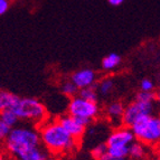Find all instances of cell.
<instances>
[{
  "mask_svg": "<svg viewBox=\"0 0 160 160\" xmlns=\"http://www.w3.org/2000/svg\"><path fill=\"white\" fill-rule=\"evenodd\" d=\"M39 133L43 147L52 155L72 151L78 144V140L62 127L58 120L45 122L39 129Z\"/></svg>",
  "mask_w": 160,
  "mask_h": 160,
  "instance_id": "1",
  "label": "cell"
},
{
  "mask_svg": "<svg viewBox=\"0 0 160 160\" xmlns=\"http://www.w3.org/2000/svg\"><path fill=\"white\" fill-rule=\"evenodd\" d=\"M6 149L16 157L18 153L42 144L39 131L30 127H15L5 140Z\"/></svg>",
  "mask_w": 160,
  "mask_h": 160,
  "instance_id": "2",
  "label": "cell"
},
{
  "mask_svg": "<svg viewBox=\"0 0 160 160\" xmlns=\"http://www.w3.org/2000/svg\"><path fill=\"white\" fill-rule=\"evenodd\" d=\"M10 110L16 113L19 120H26L36 124L45 123L44 121L47 118L45 105L35 98H18Z\"/></svg>",
  "mask_w": 160,
  "mask_h": 160,
  "instance_id": "3",
  "label": "cell"
},
{
  "mask_svg": "<svg viewBox=\"0 0 160 160\" xmlns=\"http://www.w3.org/2000/svg\"><path fill=\"white\" fill-rule=\"evenodd\" d=\"M134 137L138 141L148 146L160 143V117L146 115L140 118L131 127Z\"/></svg>",
  "mask_w": 160,
  "mask_h": 160,
  "instance_id": "4",
  "label": "cell"
},
{
  "mask_svg": "<svg viewBox=\"0 0 160 160\" xmlns=\"http://www.w3.org/2000/svg\"><path fill=\"white\" fill-rule=\"evenodd\" d=\"M153 109H155L153 102H142L136 100L126 107L122 118V124H124V127L131 128L140 118L152 115Z\"/></svg>",
  "mask_w": 160,
  "mask_h": 160,
  "instance_id": "5",
  "label": "cell"
},
{
  "mask_svg": "<svg viewBox=\"0 0 160 160\" xmlns=\"http://www.w3.org/2000/svg\"><path fill=\"white\" fill-rule=\"evenodd\" d=\"M67 112L69 115L74 118L93 120L94 118L99 114V107H98L96 102L88 101L80 96H75L69 101Z\"/></svg>",
  "mask_w": 160,
  "mask_h": 160,
  "instance_id": "6",
  "label": "cell"
},
{
  "mask_svg": "<svg viewBox=\"0 0 160 160\" xmlns=\"http://www.w3.org/2000/svg\"><path fill=\"white\" fill-rule=\"evenodd\" d=\"M136 140L133 132L129 127H120L112 131L107 139L108 148L130 147Z\"/></svg>",
  "mask_w": 160,
  "mask_h": 160,
  "instance_id": "7",
  "label": "cell"
},
{
  "mask_svg": "<svg viewBox=\"0 0 160 160\" xmlns=\"http://www.w3.org/2000/svg\"><path fill=\"white\" fill-rule=\"evenodd\" d=\"M58 122L62 124V127L68 132L71 136L76 140H80L83 137L84 132H85V127L81 124L76 118L72 117V115H63L58 119Z\"/></svg>",
  "mask_w": 160,
  "mask_h": 160,
  "instance_id": "8",
  "label": "cell"
},
{
  "mask_svg": "<svg viewBox=\"0 0 160 160\" xmlns=\"http://www.w3.org/2000/svg\"><path fill=\"white\" fill-rule=\"evenodd\" d=\"M72 81L78 88H91L96 81V74L91 68H83L80 71H76L72 75Z\"/></svg>",
  "mask_w": 160,
  "mask_h": 160,
  "instance_id": "9",
  "label": "cell"
},
{
  "mask_svg": "<svg viewBox=\"0 0 160 160\" xmlns=\"http://www.w3.org/2000/svg\"><path fill=\"white\" fill-rule=\"evenodd\" d=\"M48 152L49 151L45 147L37 146L20 152L15 158H17V160H55L54 156Z\"/></svg>",
  "mask_w": 160,
  "mask_h": 160,
  "instance_id": "10",
  "label": "cell"
},
{
  "mask_svg": "<svg viewBox=\"0 0 160 160\" xmlns=\"http://www.w3.org/2000/svg\"><path fill=\"white\" fill-rule=\"evenodd\" d=\"M124 110L126 107L123 105L121 102H112L108 107V117L111 119L113 122H121L122 123V118L124 114Z\"/></svg>",
  "mask_w": 160,
  "mask_h": 160,
  "instance_id": "11",
  "label": "cell"
},
{
  "mask_svg": "<svg viewBox=\"0 0 160 160\" xmlns=\"http://www.w3.org/2000/svg\"><path fill=\"white\" fill-rule=\"evenodd\" d=\"M19 96L16 94H12L8 91H1L0 93V110H10L16 103Z\"/></svg>",
  "mask_w": 160,
  "mask_h": 160,
  "instance_id": "12",
  "label": "cell"
},
{
  "mask_svg": "<svg viewBox=\"0 0 160 160\" xmlns=\"http://www.w3.org/2000/svg\"><path fill=\"white\" fill-rule=\"evenodd\" d=\"M121 63V56L115 53L109 54L108 56H105L102 59V68L105 71H111L118 67Z\"/></svg>",
  "mask_w": 160,
  "mask_h": 160,
  "instance_id": "13",
  "label": "cell"
},
{
  "mask_svg": "<svg viewBox=\"0 0 160 160\" xmlns=\"http://www.w3.org/2000/svg\"><path fill=\"white\" fill-rule=\"evenodd\" d=\"M0 121L6 123V124H8L11 128H15L19 121V118L17 117L16 113L13 112V111H11V110H3V111H1Z\"/></svg>",
  "mask_w": 160,
  "mask_h": 160,
  "instance_id": "14",
  "label": "cell"
},
{
  "mask_svg": "<svg viewBox=\"0 0 160 160\" xmlns=\"http://www.w3.org/2000/svg\"><path fill=\"white\" fill-rule=\"evenodd\" d=\"M144 155H146L144 143H142L140 141H134L130 146V153H129V156L132 159H141Z\"/></svg>",
  "mask_w": 160,
  "mask_h": 160,
  "instance_id": "15",
  "label": "cell"
},
{
  "mask_svg": "<svg viewBox=\"0 0 160 160\" xmlns=\"http://www.w3.org/2000/svg\"><path fill=\"white\" fill-rule=\"evenodd\" d=\"M113 90H114V82H113L112 78H109L101 81V83L98 86V92L101 95H109Z\"/></svg>",
  "mask_w": 160,
  "mask_h": 160,
  "instance_id": "16",
  "label": "cell"
},
{
  "mask_svg": "<svg viewBox=\"0 0 160 160\" xmlns=\"http://www.w3.org/2000/svg\"><path fill=\"white\" fill-rule=\"evenodd\" d=\"M80 98L84 100H88V101H92V102H96L98 101V93L93 88V86L91 88H81L78 91V95Z\"/></svg>",
  "mask_w": 160,
  "mask_h": 160,
  "instance_id": "17",
  "label": "cell"
},
{
  "mask_svg": "<svg viewBox=\"0 0 160 160\" xmlns=\"http://www.w3.org/2000/svg\"><path fill=\"white\" fill-rule=\"evenodd\" d=\"M78 88L75 85L72 81H68V82H65L63 85H62V92L65 94L66 96L69 98H75V96L78 95Z\"/></svg>",
  "mask_w": 160,
  "mask_h": 160,
  "instance_id": "18",
  "label": "cell"
},
{
  "mask_svg": "<svg viewBox=\"0 0 160 160\" xmlns=\"http://www.w3.org/2000/svg\"><path fill=\"white\" fill-rule=\"evenodd\" d=\"M108 152H109V148H108L107 143H99L91 150V155L94 159L99 160L100 158H102Z\"/></svg>",
  "mask_w": 160,
  "mask_h": 160,
  "instance_id": "19",
  "label": "cell"
},
{
  "mask_svg": "<svg viewBox=\"0 0 160 160\" xmlns=\"http://www.w3.org/2000/svg\"><path fill=\"white\" fill-rule=\"evenodd\" d=\"M109 153L117 158H127L130 153V147H114L109 148Z\"/></svg>",
  "mask_w": 160,
  "mask_h": 160,
  "instance_id": "20",
  "label": "cell"
},
{
  "mask_svg": "<svg viewBox=\"0 0 160 160\" xmlns=\"http://www.w3.org/2000/svg\"><path fill=\"white\" fill-rule=\"evenodd\" d=\"M156 99H157V94H155L153 92L140 91L136 96V100L142 102H153Z\"/></svg>",
  "mask_w": 160,
  "mask_h": 160,
  "instance_id": "21",
  "label": "cell"
},
{
  "mask_svg": "<svg viewBox=\"0 0 160 160\" xmlns=\"http://www.w3.org/2000/svg\"><path fill=\"white\" fill-rule=\"evenodd\" d=\"M11 130H12L11 127H9L8 124H6V123L0 121V138L2 139V140H6V139L8 138Z\"/></svg>",
  "mask_w": 160,
  "mask_h": 160,
  "instance_id": "22",
  "label": "cell"
},
{
  "mask_svg": "<svg viewBox=\"0 0 160 160\" xmlns=\"http://www.w3.org/2000/svg\"><path fill=\"white\" fill-rule=\"evenodd\" d=\"M155 85L152 83L151 80L149 78H144V80L141 81L140 83V91H144V92H152Z\"/></svg>",
  "mask_w": 160,
  "mask_h": 160,
  "instance_id": "23",
  "label": "cell"
},
{
  "mask_svg": "<svg viewBox=\"0 0 160 160\" xmlns=\"http://www.w3.org/2000/svg\"><path fill=\"white\" fill-rule=\"evenodd\" d=\"M9 9V0H0V15H5Z\"/></svg>",
  "mask_w": 160,
  "mask_h": 160,
  "instance_id": "24",
  "label": "cell"
},
{
  "mask_svg": "<svg viewBox=\"0 0 160 160\" xmlns=\"http://www.w3.org/2000/svg\"><path fill=\"white\" fill-rule=\"evenodd\" d=\"M99 160H127V158H117V157H114V156L110 155L109 152H108V153H105L102 158H100Z\"/></svg>",
  "mask_w": 160,
  "mask_h": 160,
  "instance_id": "25",
  "label": "cell"
},
{
  "mask_svg": "<svg viewBox=\"0 0 160 160\" xmlns=\"http://www.w3.org/2000/svg\"><path fill=\"white\" fill-rule=\"evenodd\" d=\"M123 1H124V0H109L110 5H112V6H119V5H121Z\"/></svg>",
  "mask_w": 160,
  "mask_h": 160,
  "instance_id": "26",
  "label": "cell"
},
{
  "mask_svg": "<svg viewBox=\"0 0 160 160\" xmlns=\"http://www.w3.org/2000/svg\"><path fill=\"white\" fill-rule=\"evenodd\" d=\"M157 101L160 103V90L158 91V93H157Z\"/></svg>",
  "mask_w": 160,
  "mask_h": 160,
  "instance_id": "27",
  "label": "cell"
},
{
  "mask_svg": "<svg viewBox=\"0 0 160 160\" xmlns=\"http://www.w3.org/2000/svg\"><path fill=\"white\" fill-rule=\"evenodd\" d=\"M157 160H160V158H158V159H157Z\"/></svg>",
  "mask_w": 160,
  "mask_h": 160,
  "instance_id": "28",
  "label": "cell"
},
{
  "mask_svg": "<svg viewBox=\"0 0 160 160\" xmlns=\"http://www.w3.org/2000/svg\"><path fill=\"white\" fill-rule=\"evenodd\" d=\"M159 155H160V149H159Z\"/></svg>",
  "mask_w": 160,
  "mask_h": 160,
  "instance_id": "29",
  "label": "cell"
},
{
  "mask_svg": "<svg viewBox=\"0 0 160 160\" xmlns=\"http://www.w3.org/2000/svg\"><path fill=\"white\" fill-rule=\"evenodd\" d=\"M1 160H3V158H1Z\"/></svg>",
  "mask_w": 160,
  "mask_h": 160,
  "instance_id": "30",
  "label": "cell"
},
{
  "mask_svg": "<svg viewBox=\"0 0 160 160\" xmlns=\"http://www.w3.org/2000/svg\"><path fill=\"white\" fill-rule=\"evenodd\" d=\"M148 160H151V159H148Z\"/></svg>",
  "mask_w": 160,
  "mask_h": 160,
  "instance_id": "31",
  "label": "cell"
}]
</instances>
